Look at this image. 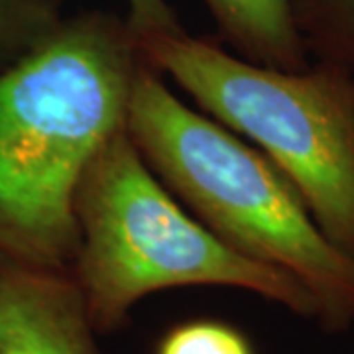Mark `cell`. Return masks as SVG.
Returning a JSON list of instances; mask_svg holds the SVG:
<instances>
[{"instance_id": "obj_2", "label": "cell", "mask_w": 354, "mask_h": 354, "mask_svg": "<svg viewBox=\"0 0 354 354\" xmlns=\"http://www.w3.org/2000/svg\"><path fill=\"white\" fill-rule=\"evenodd\" d=\"M124 127L144 162L176 199L228 248L301 281L319 327L354 325V258L317 227L288 177L239 134L174 95L142 62Z\"/></svg>"}, {"instance_id": "obj_3", "label": "cell", "mask_w": 354, "mask_h": 354, "mask_svg": "<svg viewBox=\"0 0 354 354\" xmlns=\"http://www.w3.org/2000/svg\"><path fill=\"white\" fill-rule=\"evenodd\" d=\"M79 232L71 278L99 335L122 329L140 299L187 286L250 291L313 319L304 283L228 248L158 179L127 127L102 144L75 193Z\"/></svg>"}, {"instance_id": "obj_7", "label": "cell", "mask_w": 354, "mask_h": 354, "mask_svg": "<svg viewBox=\"0 0 354 354\" xmlns=\"http://www.w3.org/2000/svg\"><path fill=\"white\" fill-rule=\"evenodd\" d=\"M293 22L311 62L354 75V0H290Z\"/></svg>"}, {"instance_id": "obj_5", "label": "cell", "mask_w": 354, "mask_h": 354, "mask_svg": "<svg viewBox=\"0 0 354 354\" xmlns=\"http://www.w3.org/2000/svg\"><path fill=\"white\" fill-rule=\"evenodd\" d=\"M69 272L0 254V354H101Z\"/></svg>"}, {"instance_id": "obj_1", "label": "cell", "mask_w": 354, "mask_h": 354, "mask_svg": "<svg viewBox=\"0 0 354 354\" xmlns=\"http://www.w3.org/2000/svg\"><path fill=\"white\" fill-rule=\"evenodd\" d=\"M120 14H65L36 48L0 69V254L69 272L75 193L93 156L124 127L142 65Z\"/></svg>"}, {"instance_id": "obj_4", "label": "cell", "mask_w": 354, "mask_h": 354, "mask_svg": "<svg viewBox=\"0 0 354 354\" xmlns=\"http://www.w3.org/2000/svg\"><path fill=\"white\" fill-rule=\"evenodd\" d=\"M134 38L146 64L252 142L290 179L323 234L354 258L353 73L317 62L299 71L264 67L185 30Z\"/></svg>"}, {"instance_id": "obj_6", "label": "cell", "mask_w": 354, "mask_h": 354, "mask_svg": "<svg viewBox=\"0 0 354 354\" xmlns=\"http://www.w3.org/2000/svg\"><path fill=\"white\" fill-rule=\"evenodd\" d=\"M218 36L252 64L299 71L311 65L290 0H203Z\"/></svg>"}, {"instance_id": "obj_8", "label": "cell", "mask_w": 354, "mask_h": 354, "mask_svg": "<svg viewBox=\"0 0 354 354\" xmlns=\"http://www.w3.org/2000/svg\"><path fill=\"white\" fill-rule=\"evenodd\" d=\"M64 16V0H0V69L36 48Z\"/></svg>"}, {"instance_id": "obj_9", "label": "cell", "mask_w": 354, "mask_h": 354, "mask_svg": "<svg viewBox=\"0 0 354 354\" xmlns=\"http://www.w3.org/2000/svg\"><path fill=\"white\" fill-rule=\"evenodd\" d=\"M153 354H256V348L236 325L215 317H195L165 329Z\"/></svg>"}, {"instance_id": "obj_10", "label": "cell", "mask_w": 354, "mask_h": 354, "mask_svg": "<svg viewBox=\"0 0 354 354\" xmlns=\"http://www.w3.org/2000/svg\"><path fill=\"white\" fill-rule=\"evenodd\" d=\"M128 24L134 32H177L183 30L179 16L167 0H124Z\"/></svg>"}]
</instances>
